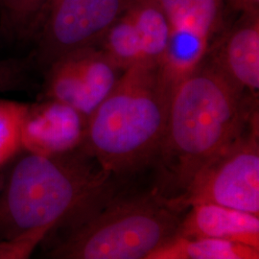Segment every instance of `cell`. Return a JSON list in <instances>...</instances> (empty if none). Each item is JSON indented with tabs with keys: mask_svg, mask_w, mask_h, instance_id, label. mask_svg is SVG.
I'll return each mask as SVG.
<instances>
[{
	"mask_svg": "<svg viewBox=\"0 0 259 259\" xmlns=\"http://www.w3.org/2000/svg\"><path fill=\"white\" fill-rule=\"evenodd\" d=\"M259 248L215 238L176 235L148 259H258Z\"/></svg>",
	"mask_w": 259,
	"mask_h": 259,
	"instance_id": "obj_11",
	"label": "cell"
},
{
	"mask_svg": "<svg viewBox=\"0 0 259 259\" xmlns=\"http://www.w3.org/2000/svg\"><path fill=\"white\" fill-rule=\"evenodd\" d=\"M99 45L123 70L135 65H145L139 33L127 11L112 24Z\"/></svg>",
	"mask_w": 259,
	"mask_h": 259,
	"instance_id": "obj_12",
	"label": "cell"
},
{
	"mask_svg": "<svg viewBox=\"0 0 259 259\" xmlns=\"http://www.w3.org/2000/svg\"><path fill=\"white\" fill-rule=\"evenodd\" d=\"M28 105L0 98V168L21 148V128Z\"/></svg>",
	"mask_w": 259,
	"mask_h": 259,
	"instance_id": "obj_14",
	"label": "cell"
},
{
	"mask_svg": "<svg viewBox=\"0 0 259 259\" xmlns=\"http://www.w3.org/2000/svg\"><path fill=\"white\" fill-rule=\"evenodd\" d=\"M176 83L160 64L126 69L89 118L81 146L111 175L153 163Z\"/></svg>",
	"mask_w": 259,
	"mask_h": 259,
	"instance_id": "obj_3",
	"label": "cell"
},
{
	"mask_svg": "<svg viewBox=\"0 0 259 259\" xmlns=\"http://www.w3.org/2000/svg\"><path fill=\"white\" fill-rule=\"evenodd\" d=\"M230 8L241 15L259 14V0H227Z\"/></svg>",
	"mask_w": 259,
	"mask_h": 259,
	"instance_id": "obj_17",
	"label": "cell"
},
{
	"mask_svg": "<svg viewBox=\"0 0 259 259\" xmlns=\"http://www.w3.org/2000/svg\"><path fill=\"white\" fill-rule=\"evenodd\" d=\"M169 23L186 21L210 34L220 23L222 0H158Z\"/></svg>",
	"mask_w": 259,
	"mask_h": 259,
	"instance_id": "obj_13",
	"label": "cell"
},
{
	"mask_svg": "<svg viewBox=\"0 0 259 259\" xmlns=\"http://www.w3.org/2000/svg\"><path fill=\"white\" fill-rule=\"evenodd\" d=\"M85 122L72 109L48 100L28 105L21 128L25 152L52 155L78 148L83 142Z\"/></svg>",
	"mask_w": 259,
	"mask_h": 259,
	"instance_id": "obj_8",
	"label": "cell"
},
{
	"mask_svg": "<svg viewBox=\"0 0 259 259\" xmlns=\"http://www.w3.org/2000/svg\"><path fill=\"white\" fill-rule=\"evenodd\" d=\"M37 246L36 241L6 240L0 237V259L28 258Z\"/></svg>",
	"mask_w": 259,
	"mask_h": 259,
	"instance_id": "obj_16",
	"label": "cell"
},
{
	"mask_svg": "<svg viewBox=\"0 0 259 259\" xmlns=\"http://www.w3.org/2000/svg\"><path fill=\"white\" fill-rule=\"evenodd\" d=\"M131 0H52L39 45L38 59L49 66L75 51L99 45Z\"/></svg>",
	"mask_w": 259,
	"mask_h": 259,
	"instance_id": "obj_6",
	"label": "cell"
},
{
	"mask_svg": "<svg viewBox=\"0 0 259 259\" xmlns=\"http://www.w3.org/2000/svg\"><path fill=\"white\" fill-rule=\"evenodd\" d=\"M204 59L246 97L258 101L259 14L241 19L214 42Z\"/></svg>",
	"mask_w": 259,
	"mask_h": 259,
	"instance_id": "obj_7",
	"label": "cell"
},
{
	"mask_svg": "<svg viewBox=\"0 0 259 259\" xmlns=\"http://www.w3.org/2000/svg\"><path fill=\"white\" fill-rule=\"evenodd\" d=\"M111 175L82 146L52 155L26 152L0 191V237L38 244L79 222L111 189Z\"/></svg>",
	"mask_w": 259,
	"mask_h": 259,
	"instance_id": "obj_2",
	"label": "cell"
},
{
	"mask_svg": "<svg viewBox=\"0 0 259 259\" xmlns=\"http://www.w3.org/2000/svg\"><path fill=\"white\" fill-rule=\"evenodd\" d=\"M52 0H9L6 12L14 26L24 29L33 26L41 11Z\"/></svg>",
	"mask_w": 259,
	"mask_h": 259,
	"instance_id": "obj_15",
	"label": "cell"
},
{
	"mask_svg": "<svg viewBox=\"0 0 259 259\" xmlns=\"http://www.w3.org/2000/svg\"><path fill=\"white\" fill-rule=\"evenodd\" d=\"M257 102L236 90L205 59L176 83L166 129L153 163L155 192L185 193L195 177L231 145L257 113Z\"/></svg>",
	"mask_w": 259,
	"mask_h": 259,
	"instance_id": "obj_1",
	"label": "cell"
},
{
	"mask_svg": "<svg viewBox=\"0 0 259 259\" xmlns=\"http://www.w3.org/2000/svg\"><path fill=\"white\" fill-rule=\"evenodd\" d=\"M165 201L181 212L194 204H215L259 216L258 114L201 170L184 194Z\"/></svg>",
	"mask_w": 259,
	"mask_h": 259,
	"instance_id": "obj_5",
	"label": "cell"
},
{
	"mask_svg": "<svg viewBox=\"0 0 259 259\" xmlns=\"http://www.w3.org/2000/svg\"><path fill=\"white\" fill-rule=\"evenodd\" d=\"M8 2H9V0H0V7L6 9V7L8 5Z\"/></svg>",
	"mask_w": 259,
	"mask_h": 259,
	"instance_id": "obj_18",
	"label": "cell"
},
{
	"mask_svg": "<svg viewBox=\"0 0 259 259\" xmlns=\"http://www.w3.org/2000/svg\"><path fill=\"white\" fill-rule=\"evenodd\" d=\"M182 218L178 236L233 241L259 248V216L215 204H197Z\"/></svg>",
	"mask_w": 259,
	"mask_h": 259,
	"instance_id": "obj_9",
	"label": "cell"
},
{
	"mask_svg": "<svg viewBox=\"0 0 259 259\" xmlns=\"http://www.w3.org/2000/svg\"><path fill=\"white\" fill-rule=\"evenodd\" d=\"M181 213L155 191L117 197L112 189L69 228L47 255L60 259H148L178 234Z\"/></svg>",
	"mask_w": 259,
	"mask_h": 259,
	"instance_id": "obj_4",
	"label": "cell"
},
{
	"mask_svg": "<svg viewBox=\"0 0 259 259\" xmlns=\"http://www.w3.org/2000/svg\"><path fill=\"white\" fill-rule=\"evenodd\" d=\"M126 11L139 33L144 64H160L166 52L170 24L158 0H131Z\"/></svg>",
	"mask_w": 259,
	"mask_h": 259,
	"instance_id": "obj_10",
	"label": "cell"
},
{
	"mask_svg": "<svg viewBox=\"0 0 259 259\" xmlns=\"http://www.w3.org/2000/svg\"><path fill=\"white\" fill-rule=\"evenodd\" d=\"M4 180H5V175L3 173H0V191H1L2 185H3V183H4Z\"/></svg>",
	"mask_w": 259,
	"mask_h": 259,
	"instance_id": "obj_19",
	"label": "cell"
}]
</instances>
